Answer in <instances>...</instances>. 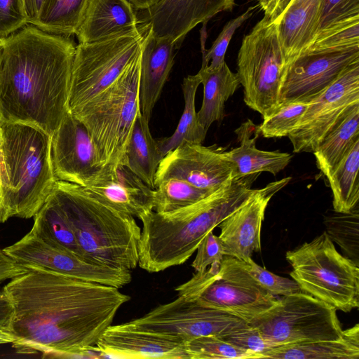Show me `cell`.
<instances>
[{
  "label": "cell",
  "instance_id": "8",
  "mask_svg": "<svg viewBox=\"0 0 359 359\" xmlns=\"http://www.w3.org/2000/svg\"><path fill=\"white\" fill-rule=\"evenodd\" d=\"M244 102L263 118L280 104L284 59L277 25L263 17L245 35L237 57Z\"/></svg>",
  "mask_w": 359,
  "mask_h": 359
},
{
  "label": "cell",
  "instance_id": "5",
  "mask_svg": "<svg viewBox=\"0 0 359 359\" xmlns=\"http://www.w3.org/2000/svg\"><path fill=\"white\" fill-rule=\"evenodd\" d=\"M52 194L85 260L116 269L132 271L138 266L141 228L134 217L100 203L73 183L57 181Z\"/></svg>",
  "mask_w": 359,
  "mask_h": 359
},
{
  "label": "cell",
  "instance_id": "36",
  "mask_svg": "<svg viewBox=\"0 0 359 359\" xmlns=\"http://www.w3.org/2000/svg\"><path fill=\"white\" fill-rule=\"evenodd\" d=\"M189 359H260V355L228 343L217 336H204L185 342Z\"/></svg>",
  "mask_w": 359,
  "mask_h": 359
},
{
  "label": "cell",
  "instance_id": "41",
  "mask_svg": "<svg viewBox=\"0 0 359 359\" xmlns=\"http://www.w3.org/2000/svg\"><path fill=\"white\" fill-rule=\"evenodd\" d=\"M250 275L269 292L274 296H287L302 292L293 279L274 274L256 264L252 259L244 262Z\"/></svg>",
  "mask_w": 359,
  "mask_h": 359
},
{
  "label": "cell",
  "instance_id": "45",
  "mask_svg": "<svg viewBox=\"0 0 359 359\" xmlns=\"http://www.w3.org/2000/svg\"><path fill=\"white\" fill-rule=\"evenodd\" d=\"M220 263L213 264L203 271H196L191 279L175 288L177 296L187 301H196L203 290L217 278Z\"/></svg>",
  "mask_w": 359,
  "mask_h": 359
},
{
  "label": "cell",
  "instance_id": "3",
  "mask_svg": "<svg viewBox=\"0 0 359 359\" xmlns=\"http://www.w3.org/2000/svg\"><path fill=\"white\" fill-rule=\"evenodd\" d=\"M259 174L234 177L184 208L165 213L152 210L142 216L138 266L158 273L186 262L203 238L250 196Z\"/></svg>",
  "mask_w": 359,
  "mask_h": 359
},
{
  "label": "cell",
  "instance_id": "9",
  "mask_svg": "<svg viewBox=\"0 0 359 359\" xmlns=\"http://www.w3.org/2000/svg\"><path fill=\"white\" fill-rule=\"evenodd\" d=\"M150 28L135 29L104 39L79 43L72 65L69 109L86 102L112 84L140 53Z\"/></svg>",
  "mask_w": 359,
  "mask_h": 359
},
{
  "label": "cell",
  "instance_id": "14",
  "mask_svg": "<svg viewBox=\"0 0 359 359\" xmlns=\"http://www.w3.org/2000/svg\"><path fill=\"white\" fill-rule=\"evenodd\" d=\"M278 300L250 275L244 262L224 255L217 278L203 290L196 302L249 323L273 307Z\"/></svg>",
  "mask_w": 359,
  "mask_h": 359
},
{
  "label": "cell",
  "instance_id": "48",
  "mask_svg": "<svg viewBox=\"0 0 359 359\" xmlns=\"http://www.w3.org/2000/svg\"><path fill=\"white\" fill-rule=\"evenodd\" d=\"M28 24H33L37 18L42 0H22Z\"/></svg>",
  "mask_w": 359,
  "mask_h": 359
},
{
  "label": "cell",
  "instance_id": "50",
  "mask_svg": "<svg viewBox=\"0 0 359 359\" xmlns=\"http://www.w3.org/2000/svg\"><path fill=\"white\" fill-rule=\"evenodd\" d=\"M16 340L17 338L12 332L0 330V344H13Z\"/></svg>",
  "mask_w": 359,
  "mask_h": 359
},
{
  "label": "cell",
  "instance_id": "47",
  "mask_svg": "<svg viewBox=\"0 0 359 359\" xmlns=\"http://www.w3.org/2000/svg\"><path fill=\"white\" fill-rule=\"evenodd\" d=\"M13 308L3 287L0 288V330L12 332Z\"/></svg>",
  "mask_w": 359,
  "mask_h": 359
},
{
  "label": "cell",
  "instance_id": "40",
  "mask_svg": "<svg viewBox=\"0 0 359 359\" xmlns=\"http://www.w3.org/2000/svg\"><path fill=\"white\" fill-rule=\"evenodd\" d=\"M358 18L359 0H323L316 37L339 24Z\"/></svg>",
  "mask_w": 359,
  "mask_h": 359
},
{
  "label": "cell",
  "instance_id": "22",
  "mask_svg": "<svg viewBox=\"0 0 359 359\" xmlns=\"http://www.w3.org/2000/svg\"><path fill=\"white\" fill-rule=\"evenodd\" d=\"M177 49L172 39L154 36L150 26L142 45L139 83L140 110L149 122L174 65Z\"/></svg>",
  "mask_w": 359,
  "mask_h": 359
},
{
  "label": "cell",
  "instance_id": "25",
  "mask_svg": "<svg viewBox=\"0 0 359 359\" xmlns=\"http://www.w3.org/2000/svg\"><path fill=\"white\" fill-rule=\"evenodd\" d=\"M235 133L240 145L224 153L234 165L236 177L262 172L276 175L292 160V155L289 153L257 149L255 142L259 135L258 126L250 119L243 122Z\"/></svg>",
  "mask_w": 359,
  "mask_h": 359
},
{
  "label": "cell",
  "instance_id": "23",
  "mask_svg": "<svg viewBox=\"0 0 359 359\" xmlns=\"http://www.w3.org/2000/svg\"><path fill=\"white\" fill-rule=\"evenodd\" d=\"M323 0H291L277 25L285 67L313 45Z\"/></svg>",
  "mask_w": 359,
  "mask_h": 359
},
{
  "label": "cell",
  "instance_id": "43",
  "mask_svg": "<svg viewBox=\"0 0 359 359\" xmlns=\"http://www.w3.org/2000/svg\"><path fill=\"white\" fill-rule=\"evenodd\" d=\"M28 24L22 0H0V39Z\"/></svg>",
  "mask_w": 359,
  "mask_h": 359
},
{
  "label": "cell",
  "instance_id": "49",
  "mask_svg": "<svg viewBox=\"0 0 359 359\" xmlns=\"http://www.w3.org/2000/svg\"><path fill=\"white\" fill-rule=\"evenodd\" d=\"M137 11L146 10L160 0H128Z\"/></svg>",
  "mask_w": 359,
  "mask_h": 359
},
{
  "label": "cell",
  "instance_id": "13",
  "mask_svg": "<svg viewBox=\"0 0 359 359\" xmlns=\"http://www.w3.org/2000/svg\"><path fill=\"white\" fill-rule=\"evenodd\" d=\"M359 103V60L350 64L309 102L297 128L287 137L294 153L316 151L323 139Z\"/></svg>",
  "mask_w": 359,
  "mask_h": 359
},
{
  "label": "cell",
  "instance_id": "30",
  "mask_svg": "<svg viewBox=\"0 0 359 359\" xmlns=\"http://www.w3.org/2000/svg\"><path fill=\"white\" fill-rule=\"evenodd\" d=\"M200 84L198 73L184 78L182 90L184 107L177 128L170 136L156 140L162 158L184 143L202 144L204 141L208 131L199 123L195 106L196 94Z\"/></svg>",
  "mask_w": 359,
  "mask_h": 359
},
{
  "label": "cell",
  "instance_id": "31",
  "mask_svg": "<svg viewBox=\"0 0 359 359\" xmlns=\"http://www.w3.org/2000/svg\"><path fill=\"white\" fill-rule=\"evenodd\" d=\"M359 140L326 177L333 196V208L347 213L358 207Z\"/></svg>",
  "mask_w": 359,
  "mask_h": 359
},
{
  "label": "cell",
  "instance_id": "7",
  "mask_svg": "<svg viewBox=\"0 0 359 359\" xmlns=\"http://www.w3.org/2000/svg\"><path fill=\"white\" fill-rule=\"evenodd\" d=\"M285 258L302 292L344 312L358 308V265L337 250L326 231L287 251Z\"/></svg>",
  "mask_w": 359,
  "mask_h": 359
},
{
  "label": "cell",
  "instance_id": "39",
  "mask_svg": "<svg viewBox=\"0 0 359 359\" xmlns=\"http://www.w3.org/2000/svg\"><path fill=\"white\" fill-rule=\"evenodd\" d=\"M359 46V18L339 24L318 35L309 50Z\"/></svg>",
  "mask_w": 359,
  "mask_h": 359
},
{
  "label": "cell",
  "instance_id": "42",
  "mask_svg": "<svg viewBox=\"0 0 359 359\" xmlns=\"http://www.w3.org/2000/svg\"><path fill=\"white\" fill-rule=\"evenodd\" d=\"M219 338L241 348L252 351L264 358V354L275 346L266 341L254 327L246 325L221 336Z\"/></svg>",
  "mask_w": 359,
  "mask_h": 359
},
{
  "label": "cell",
  "instance_id": "24",
  "mask_svg": "<svg viewBox=\"0 0 359 359\" xmlns=\"http://www.w3.org/2000/svg\"><path fill=\"white\" fill-rule=\"evenodd\" d=\"M128 0H90L76 35L91 43L137 29L141 24Z\"/></svg>",
  "mask_w": 359,
  "mask_h": 359
},
{
  "label": "cell",
  "instance_id": "16",
  "mask_svg": "<svg viewBox=\"0 0 359 359\" xmlns=\"http://www.w3.org/2000/svg\"><path fill=\"white\" fill-rule=\"evenodd\" d=\"M234 177V165L224 151L202 144L184 143L161 159L155 187L164 180L177 178L213 192Z\"/></svg>",
  "mask_w": 359,
  "mask_h": 359
},
{
  "label": "cell",
  "instance_id": "37",
  "mask_svg": "<svg viewBox=\"0 0 359 359\" xmlns=\"http://www.w3.org/2000/svg\"><path fill=\"white\" fill-rule=\"evenodd\" d=\"M309 104L302 102L280 103L271 114L263 118L258 126L259 134L266 138L287 137L298 126Z\"/></svg>",
  "mask_w": 359,
  "mask_h": 359
},
{
  "label": "cell",
  "instance_id": "44",
  "mask_svg": "<svg viewBox=\"0 0 359 359\" xmlns=\"http://www.w3.org/2000/svg\"><path fill=\"white\" fill-rule=\"evenodd\" d=\"M224 257L219 236L210 231L201 241L191 266L196 271H203L213 264L220 263Z\"/></svg>",
  "mask_w": 359,
  "mask_h": 359
},
{
  "label": "cell",
  "instance_id": "26",
  "mask_svg": "<svg viewBox=\"0 0 359 359\" xmlns=\"http://www.w3.org/2000/svg\"><path fill=\"white\" fill-rule=\"evenodd\" d=\"M198 74L203 86V97L197 116L201 126L208 131L212 123L223 120L225 102L235 93L240 81L226 62L215 69L202 63Z\"/></svg>",
  "mask_w": 359,
  "mask_h": 359
},
{
  "label": "cell",
  "instance_id": "29",
  "mask_svg": "<svg viewBox=\"0 0 359 359\" xmlns=\"http://www.w3.org/2000/svg\"><path fill=\"white\" fill-rule=\"evenodd\" d=\"M359 140V103L321 141L315 151L318 168L326 177Z\"/></svg>",
  "mask_w": 359,
  "mask_h": 359
},
{
  "label": "cell",
  "instance_id": "10",
  "mask_svg": "<svg viewBox=\"0 0 359 359\" xmlns=\"http://www.w3.org/2000/svg\"><path fill=\"white\" fill-rule=\"evenodd\" d=\"M248 324L275 347L344 336L337 309L304 292L283 296Z\"/></svg>",
  "mask_w": 359,
  "mask_h": 359
},
{
  "label": "cell",
  "instance_id": "12",
  "mask_svg": "<svg viewBox=\"0 0 359 359\" xmlns=\"http://www.w3.org/2000/svg\"><path fill=\"white\" fill-rule=\"evenodd\" d=\"M129 323L184 343L204 336L219 337L248 324L236 316L178 296Z\"/></svg>",
  "mask_w": 359,
  "mask_h": 359
},
{
  "label": "cell",
  "instance_id": "21",
  "mask_svg": "<svg viewBox=\"0 0 359 359\" xmlns=\"http://www.w3.org/2000/svg\"><path fill=\"white\" fill-rule=\"evenodd\" d=\"M95 349L108 358L189 359L185 343L139 329L129 322L109 325Z\"/></svg>",
  "mask_w": 359,
  "mask_h": 359
},
{
  "label": "cell",
  "instance_id": "46",
  "mask_svg": "<svg viewBox=\"0 0 359 359\" xmlns=\"http://www.w3.org/2000/svg\"><path fill=\"white\" fill-rule=\"evenodd\" d=\"M291 0H257L258 6L264 12V17L276 23Z\"/></svg>",
  "mask_w": 359,
  "mask_h": 359
},
{
  "label": "cell",
  "instance_id": "27",
  "mask_svg": "<svg viewBox=\"0 0 359 359\" xmlns=\"http://www.w3.org/2000/svg\"><path fill=\"white\" fill-rule=\"evenodd\" d=\"M359 325L344 330L342 338L276 346L264 358L276 359H358Z\"/></svg>",
  "mask_w": 359,
  "mask_h": 359
},
{
  "label": "cell",
  "instance_id": "20",
  "mask_svg": "<svg viewBox=\"0 0 359 359\" xmlns=\"http://www.w3.org/2000/svg\"><path fill=\"white\" fill-rule=\"evenodd\" d=\"M82 189L100 203L139 219L154 210V189L124 164L102 167Z\"/></svg>",
  "mask_w": 359,
  "mask_h": 359
},
{
  "label": "cell",
  "instance_id": "1",
  "mask_svg": "<svg viewBox=\"0 0 359 359\" xmlns=\"http://www.w3.org/2000/svg\"><path fill=\"white\" fill-rule=\"evenodd\" d=\"M3 289L12 304L18 351L89 357L88 351L130 299L119 288L35 266Z\"/></svg>",
  "mask_w": 359,
  "mask_h": 359
},
{
  "label": "cell",
  "instance_id": "18",
  "mask_svg": "<svg viewBox=\"0 0 359 359\" xmlns=\"http://www.w3.org/2000/svg\"><path fill=\"white\" fill-rule=\"evenodd\" d=\"M291 177L253 189L250 196L217 226L224 255L247 262L261 250V228L271 198L285 187Z\"/></svg>",
  "mask_w": 359,
  "mask_h": 359
},
{
  "label": "cell",
  "instance_id": "19",
  "mask_svg": "<svg viewBox=\"0 0 359 359\" xmlns=\"http://www.w3.org/2000/svg\"><path fill=\"white\" fill-rule=\"evenodd\" d=\"M235 0H160L142 10L141 23H149L156 37L172 39L178 48L187 34L199 23L222 11H231Z\"/></svg>",
  "mask_w": 359,
  "mask_h": 359
},
{
  "label": "cell",
  "instance_id": "28",
  "mask_svg": "<svg viewBox=\"0 0 359 359\" xmlns=\"http://www.w3.org/2000/svg\"><path fill=\"white\" fill-rule=\"evenodd\" d=\"M149 123L140 112L121 164L126 165L146 184L155 189L156 173L163 158Z\"/></svg>",
  "mask_w": 359,
  "mask_h": 359
},
{
  "label": "cell",
  "instance_id": "15",
  "mask_svg": "<svg viewBox=\"0 0 359 359\" xmlns=\"http://www.w3.org/2000/svg\"><path fill=\"white\" fill-rule=\"evenodd\" d=\"M357 60H359V46L308 50L285 67L280 103L311 102Z\"/></svg>",
  "mask_w": 359,
  "mask_h": 359
},
{
  "label": "cell",
  "instance_id": "17",
  "mask_svg": "<svg viewBox=\"0 0 359 359\" xmlns=\"http://www.w3.org/2000/svg\"><path fill=\"white\" fill-rule=\"evenodd\" d=\"M51 159L57 181L82 187L102 168L86 128L70 110L51 137Z\"/></svg>",
  "mask_w": 359,
  "mask_h": 359
},
{
  "label": "cell",
  "instance_id": "6",
  "mask_svg": "<svg viewBox=\"0 0 359 359\" xmlns=\"http://www.w3.org/2000/svg\"><path fill=\"white\" fill-rule=\"evenodd\" d=\"M140 65L141 50L108 88L69 109L86 128L102 168L116 166L123 158L140 112Z\"/></svg>",
  "mask_w": 359,
  "mask_h": 359
},
{
  "label": "cell",
  "instance_id": "34",
  "mask_svg": "<svg viewBox=\"0 0 359 359\" xmlns=\"http://www.w3.org/2000/svg\"><path fill=\"white\" fill-rule=\"evenodd\" d=\"M211 193L184 180L168 178L154 189L153 210L158 213L172 212L194 204Z\"/></svg>",
  "mask_w": 359,
  "mask_h": 359
},
{
  "label": "cell",
  "instance_id": "2",
  "mask_svg": "<svg viewBox=\"0 0 359 359\" xmlns=\"http://www.w3.org/2000/svg\"><path fill=\"white\" fill-rule=\"evenodd\" d=\"M75 50L69 36L34 25L0 39V125H28L52 137L69 110Z\"/></svg>",
  "mask_w": 359,
  "mask_h": 359
},
{
  "label": "cell",
  "instance_id": "32",
  "mask_svg": "<svg viewBox=\"0 0 359 359\" xmlns=\"http://www.w3.org/2000/svg\"><path fill=\"white\" fill-rule=\"evenodd\" d=\"M90 0H42L32 25L43 32L70 36L75 34Z\"/></svg>",
  "mask_w": 359,
  "mask_h": 359
},
{
  "label": "cell",
  "instance_id": "35",
  "mask_svg": "<svg viewBox=\"0 0 359 359\" xmlns=\"http://www.w3.org/2000/svg\"><path fill=\"white\" fill-rule=\"evenodd\" d=\"M334 212L325 218L326 233L358 265V207L347 213Z\"/></svg>",
  "mask_w": 359,
  "mask_h": 359
},
{
  "label": "cell",
  "instance_id": "38",
  "mask_svg": "<svg viewBox=\"0 0 359 359\" xmlns=\"http://www.w3.org/2000/svg\"><path fill=\"white\" fill-rule=\"evenodd\" d=\"M257 7V6H250L243 13L229 20L208 50L205 49L204 43H202V63L208 65L210 69H215L225 62V54L233 34L253 15Z\"/></svg>",
  "mask_w": 359,
  "mask_h": 359
},
{
  "label": "cell",
  "instance_id": "33",
  "mask_svg": "<svg viewBox=\"0 0 359 359\" xmlns=\"http://www.w3.org/2000/svg\"><path fill=\"white\" fill-rule=\"evenodd\" d=\"M34 217V226L70 252L83 258L72 229L52 191Z\"/></svg>",
  "mask_w": 359,
  "mask_h": 359
},
{
  "label": "cell",
  "instance_id": "4",
  "mask_svg": "<svg viewBox=\"0 0 359 359\" xmlns=\"http://www.w3.org/2000/svg\"><path fill=\"white\" fill-rule=\"evenodd\" d=\"M56 182L51 137L31 126L1 124L0 224L34 217Z\"/></svg>",
  "mask_w": 359,
  "mask_h": 359
},
{
  "label": "cell",
  "instance_id": "11",
  "mask_svg": "<svg viewBox=\"0 0 359 359\" xmlns=\"http://www.w3.org/2000/svg\"><path fill=\"white\" fill-rule=\"evenodd\" d=\"M2 250L23 267L35 266L117 288L132 280V271L90 263L70 252L34 225L22 238Z\"/></svg>",
  "mask_w": 359,
  "mask_h": 359
}]
</instances>
